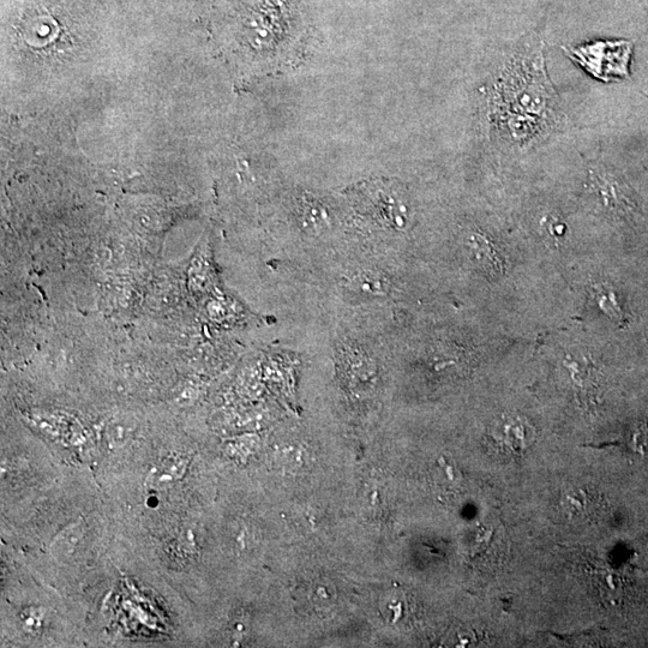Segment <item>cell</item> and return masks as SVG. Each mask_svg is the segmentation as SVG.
<instances>
[{
	"label": "cell",
	"instance_id": "cell-3",
	"mask_svg": "<svg viewBox=\"0 0 648 648\" xmlns=\"http://www.w3.org/2000/svg\"><path fill=\"white\" fill-rule=\"evenodd\" d=\"M582 68L605 82L628 75L632 45L626 41H602L568 51Z\"/></svg>",
	"mask_w": 648,
	"mask_h": 648
},
{
	"label": "cell",
	"instance_id": "cell-7",
	"mask_svg": "<svg viewBox=\"0 0 648 648\" xmlns=\"http://www.w3.org/2000/svg\"><path fill=\"white\" fill-rule=\"evenodd\" d=\"M82 537L81 526L74 525L60 532L52 543V552L57 557H69L74 554Z\"/></svg>",
	"mask_w": 648,
	"mask_h": 648
},
{
	"label": "cell",
	"instance_id": "cell-5",
	"mask_svg": "<svg viewBox=\"0 0 648 648\" xmlns=\"http://www.w3.org/2000/svg\"><path fill=\"white\" fill-rule=\"evenodd\" d=\"M348 290L362 298L386 297L390 291V282L381 273L374 270H362L353 274L347 282Z\"/></svg>",
	"mask_w": 648,
	"mask_h": 648
},
{
	"label": "cell",
	"instance_id": "cell-6",
	"mask_svg": "<svg viewBox=\"0 0 648 648\" xmlns=\"http://www.w3.org/2000/svg\"><path fill=\"white\" fill-rule=\"evenodd\" d=\"M467 248L471 252L474 261L482 266H490L491 269H501V263H497V254L488 239L478 233L471 234L467 238Z\"/></svg>",
	"mask_w": 648,
	"mask_h": 648
},
{
	"label": "cell",
	"instance_id": "cell-12",
	"mask_svg": "<svg viewBox=\"0 0 648 648\" xmlns=\"http://www.w3.org/2000/svg\"><path fill=\"white\" fill-rule=\"evenodd\" d=\"M543 227L546 236L549 239L554 240V242H560L566 236L567 227L563 224L560 219L555 218V216H546L543 221Z\"/></svg>",
	"mask_w": 648,
	"mask_h": 648
},
{
	"label": "cell",
	"instance_id": "cell-4",
	"mask_svg": "<svg viewBox=\"0 0 648 648\" xmlns=\"http://www.w3.org/2000/svg\"><path fill=\"white\" fill-rule=\"evenodd\" d=\"M372 207L382 221L389 227L401 231L410 222V208L399 190L390 188V185L377 184L368 191Z\"/></svg>",
	"mask_w": 648,
	"mask_h": 648
},
{
	"label": "cell",
	"instance_id": "cell-2",
	"mask_svg": "<svg viewBox=\"0 0 648 648\" xmlns=\"http://www.w3.org/2000/svg\"><path fill=\"white\" fill-rule=\"evenodd\" d=\"M524 64H514L510 74L504 78L502 87L506 90L503 99L508 100L506 106L509 111L508 126L515 137H526L531 134L525 120L530 119L534 128L538 129L536 122H543L548 117L545 111L549 110V99L551 94L548 90V83H545L543 64H540L527 82V60Z\"/></svg>",
	"mask_w": 648,
	"mask_h": 648
},
{
	"label": "cell",
	"instance_id": "cell-1",
	"mask_svg": "<svg viewBox=\"0 0 648 648\" xmlns=\"http://www.w3.org/2000/svg\"><path fill=\"white\" fill-rule=\"evenodd\" d=\"M305 0H213L222 50L244 75L264 76L302 62Z\"/></svg>",
	"mask_w": 648,
	"mask_h": 648
},
{
	"label": "cell",
	"instance_id": "cell-10",
	"mask_svg": "<svg viewBox=\"0 0 648 648\" xmlns=\"http://www.w3.org/2000/svg\"><path fill=\"white\" fill-rule=\"evenodd\" d=\"M597 296L598 304L606 315L614 318V320H622V309L620 304L617 302L616 294L614 292L605 290V288L602 287L597 293Z\"/></svg>",
	"mask_w": 648,
	"mask_h": 648
},
{
	"label": "cell",
	"instance_id": "cell-8",
	"mask_svg": "<svg viewBox=\"0 0 648 648\" xmlns=\"http://www.w3.org/2000/svg\"><path fill=\"white\" fill-rule=\"evenodd\" d=\"M302 218L306 230L311 232H322L329 222L328 214L316 202L304 204Z\"/></svg>",
	"mask_w": 648,
	"mask_h": 648
},
{
	"label": "cell",
	"instance_id": "cell-11",
	"mask_svg": "<svg viewBox=\"0 0 648 648\" xmlns=\"http://www.w3.org/2000/svg\"><path fill=\"white\" fill-rule=\"evenodd\" d=\"M42 618H44V612L38 608L24 610L21 614V623L24 632L29 634L38 633L42 626Z\"/></svg>",
	"mask_w": 648,
	"mask_h": 648
},
{
	"label": "cell",
	"instance_id": "cell-9",
	"mask_svg": "<svg viewBox=\"0 0 648 648\" xmlns=\"http://www.w3.org/2000/svg\"><path fill=\"white\" fill-rule=\"evenodd\" d=\"M188 466V460L180 458V456H170V458L162 461L159 468V479L165 482L180 478Z\"/></svg>",
	"mask_w": 648,
	"mask_h": 648
}]
</instances>
